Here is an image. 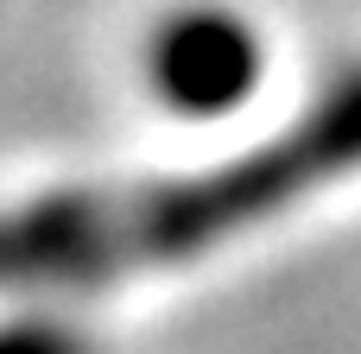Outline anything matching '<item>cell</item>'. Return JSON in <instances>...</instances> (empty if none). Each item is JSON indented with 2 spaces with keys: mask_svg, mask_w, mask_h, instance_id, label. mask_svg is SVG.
I'll list each match as a JSON object with an SVG mask.
<instances>
[{
  "mask_svg": "<svg viewBox=\"0 0 361 354\" xmlns=\"http://www.w3.org/2000/svg\"><path fill=\"white\" fill-rule=\"evenodd\" d=\"M165 82L184 101H228L235 89H247V38H235L216 19L184 25L165 44Z\"/></svg>",
  "mask_w": 361,
  "mask_h": 354,
  "instance_id": "1",
  "label": "cell"
}]
</instances>
